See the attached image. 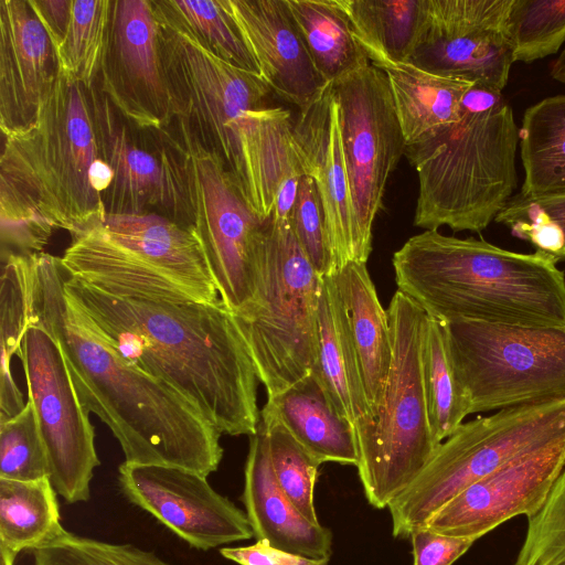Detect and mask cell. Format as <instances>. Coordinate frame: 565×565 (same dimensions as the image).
<instances>
[{"instance_id":"obj_17","label":"cell","mask_w":565,"mask_h":565,"mask_svg":"<svg viewBox=\"0 0 565 565\" xmlns=\"http://www.w3.org/2000/svg\"><path fill=\"white\" fill-rule=\"evenodd\" d=\"M118 482L132 504L191 547L207 551L254 536L246 513L194 471L124 461L118 468Z\"/></svg>"},{"instance_id":"obj_5","label":"cell","mask_w":565,"mask_h":565,"mask_svg":"<svg viewBox=\"0 0 565 565\" xmlns=\"http://www.w3.org/2000/svg\"><path fill=\"white\" fill-rule=\"evenodd\" d=\"M518 143L513 110L502 92L473 84L457 121L405 149L418 178L414 225L487 228L518 185Z\"/></svg>"},{"instance_id":"obj_45","label":"cell","mask_w":565,"mask_h":565,"mask_svg":"<svg viewBox=\"0 0 565 565\" xmlns=\"http://www.w3.org/2000/svg\"><path fill=\"white\" fill-rule=\"evenodd\" d=\"M72 0H29L39 21L56 49L65 35Z\"/></svg>"},{"instance_id":"obj_7","label":"cell","mask_w":565,"mask_h":565,"mask_svg":"<svg viewBox=\"0 0 565 565\" xmlns=\"http://www.w3.org/2000/svg\"><path fill=\"white\" fill-rule=\"evenodd\" d=\"M253 301L232 312L267 397L308 375L318 363L321 276L291 223L268 220L256 243Z\"/></svg>"},{"instance_id":"obj_41","label":"cell","mask_w":565,"mask_h":565,"mask_svg":"<svg viewBox=\"0 0 565 565\" xmlns=\"http://www.w3.org/2000/svg\"><path fill=\"white\" fill-rule=\"evenodd\" d=\"M526 518V534L513 565H565V470L542 507Z\"/></svg>"},{"instance_id":"obj_25","label":"cell","mask_w":565,"mask_h":565,"mask_svg":"<svg viewBox=\"0 0 565 565\" xmlns=\"http://www.w3.org/2000/svg\"><path fill=\"white\" fill-rule=\"evenodd\" d=\"M275 417L316 460L358 466L355 431L335 408L318 371L276 395L260 411Z\"/></svg>"},{"instance_id":"obj_43","label":"cell","mask_w":565,"mask_h":565,"mask_svg":"<svg viewBox=\"0 0 565 565\" xmlns=\"http://www.w3.org/2000/svg\"><path fill=\"white\" fill-rule=\"evenodd\" d=\"M409 539L413 565H452L476 541L438 534L425 526L414 530Z\"/></svg>"},{"instance_id":"obj_22","label":"cell","mask_w":565,"mask_h":565,"mask_svg":"<svg viewBox=\"0 0 565 565\" xmlns=\"http://www.w3.org/2000/svg\"><path fill=\"white\" fill-rule=\"evenodd\" d=\"M295 129L307 174L313 178L322 201L332 275L360 257L339 106L331 84L299 113Z\"/></svg>"},{"instance_id":"obj_11","label":"cell","mask_w":565,"mask_h":565,"mask_svg":"<svg viewBox=\"0 0 565 565\" xmlns=\"http://www.w3.org/2000/svg\"><path fill=\"white\" fill-rule=\"evenodd\" d=\"M100 153L111 171L105 214L154 213L194 226L188 172L172 122L140 128L116 109L95 83L88 87Z\"/></svg>"},{"instance_id":"obj_10","label":"cell","mask_w":565,"mask_h":565,"mask_svg":"<svg viewBox=\"0 0 565 565\" xmlns=\"http://www.w3.org/2000/svg\"><path fill=\"white\" fill-rule=\"evenodd\" d=\"M444 324L470 414L565 399V327Z\"/></svg>"},{"instance_id":"obj_40","label":"cell","mask_w":565,"mask_h":565,"mask_svg":"<svg viewBox=\"0 0 565 565\" xmlns=\"http://www.w3.org/2000/svg\"><path fill=\"white\" fill-rule=\"evenodd\" d=\"M0 478L18 481L49 478L46 452L30 399L19 414L0 423Z\"/></svg>"},{"instance_id":"obj_23","label":"cell","mask_w":565,"mask_h":565,"mask_svg":"<svg viewBox=\"0 0 565 565\" xmlns=\"http://www.w3.org/2000/svg\"><path fill=\"white\" fill-rule=\"evenodd\" d=\"M238 167L235 181L257 217L267 222L277 193L307 174L291 113L264 106L243 113L233 124Z\"/></svg>"},{"instance_id":"obj_32","label":"cell","mask_w":565,"mask_h":565,"mask_svg":"<svg viewBox=\"0 0 565 565\" xmlns=\"http://www.w3.org/2000/svg\"><path fill=\"white\" fill-rule=\"evenodd\" d=\"M63 530L56 491L49 478H0V546L18 555L47 543Z\"/></svg>"},{"instance_id":"obj_30","label":"cell","mask_w":565,"mask_h":565,"mask_svg":"<svg viewBox=\"0 0 565 565\" xmlns=\"http://www.w3.org/2000/svg\"><path fill=\"white\" fill-rule=\"evenodd\" d=\"M352 33L380 70L406 63L420 30L425 0H338Z\"/></svg>"},{"instance_id":"obj_1","label":"cell","mask_w":565,"mask_h":565,"mask_svg":"<svg viewBox=\"0 0 565 565\" xmlns=\"http://www.w3.org/2000/svg\"><path fill=\"white\" fill-rule=\"evenodd\" d=\"M61 257H29V324L60 344L84 408L105 423L125 462L170 466L204 477L223 458L221 433L182 394L126 360L65 292Z\"/></svg>"},{"instance_id":"obj_37","label":"cell","mask_w":565,"mask_h":565,"mask_svg":"<svg viewBox=\"0 0 565 565\" xmlns=\"http://www.w3.org/2000/svg\"><path fill=\"white\" fill-rule=\"evenodd\" d=\"M270 463L280 491L311 523L320 524L315 508V487L321 465L273 416L260 412Z\"/></svg>"},{"instance_id":"obj_8","label":"cell","mask_w":565,"mask_h":565,"mask_svg":"<svg viewBox=\"0 0 565 565\" xmlns=\"http://www.w3.org/2000/svg\"><path fill=\"white\" fill-rule=\"evenodd\" d=\"M387 316L392 359L372 422L355 430L358 472L367 502L387 508L434 454L423 380V340L428 315L396 290Z\"/></svg>"},{"instance_id":"obj_33","label":"cell","mask_w":565,"mask_h":565,"mask_svg":"<svg viewBox=\"0 0 565 565\" xmlns=\"http://www.w3.org/2000/svg\"><path fill=\"white\" fill-rule=\"evenodd\" d=\"M158 21L178 30L221 60L259 74L222 0H150Z\"/></svg>"},{"instance_id":"obj_13","label":"cell","mask_w":565,"mask_h":565,"mask_svg":"<svg viewBox=\"0 0 565 565\" xmlns=\"http://www.w3.org/2000/svg\"><path fill=\"white\" fill-rule=\"evenodd\" d=\"M172 129L188 172L195 230L221 300L237 312L255 296L256 243L264 223L224 162L173 120Z\"/></svg>"},{"instance_id":"obj_19","label":"cell","mask_w":565,"mask_h":565,"mask_svg":"<svg viewBox=\"0 0 565 565\" xmlns=\"http://www.w3.org/2000/svg\"><path fill=\"white\" fill-rule=\"evenodd\" d=\"M564 467L565 440L519 456L463 489L424 526L477 541L514 516L536 512Z\"/></svg>"},{"instance_id":"obj_47","label":"cell","mask_w":565,"mask_h":565,"mask_svg":"<svg viewBox=\"0 0 565 565\" xmlns=\"http://www.w3.org/2000/svg\"><path fill=\"white\" fill-rule=\"evenodd\" d=\"M551 76L565 85V47L559 53L551 70Z\"/></svg>"},{"instance_id":"obj_20","label":"cell","mask_w":565,"mask_h":565,"mask_svg":"<svg viewBox=\"0 0 565 565\" xmlns=\"http://www.w3.org/2000/svg\"><path fill=\"white\" fill-rule=\"evenodd\" d=\"M60 73L55 47L29 0H0V128L34 124Z\"/></svg>"},{"instance_id":"obj_16","label":"cell","mask_w":565,"mask_h":565,"mask_svg":"<svg viewBox=\"0 0 565 565\" xmlns=\"http://www.w3.org/2000/svg\"><path fill=\"white\" fill-rule=\"evenodd\" d=\"M512 0H425L408 63L434 74L502 92L513 61Z\"/></svg>"},{"instance_id":"obj_28","label":"cell","mask_w":565,"mask_h":565,"mask_svg":"<svg viewBox=\"0 0 565 565\" xmlns=\"http://www.w3.org/2000/svg\"><path fill=\"white\" fill-rule=\"evenodd\" d=\"M407 146L418 143L460 118L461 102L473 83L437 75L408 62L382 68Z\"/></svg>"},{"instance_id":"obj_14","label":"cell","mask_w":565,"mask_h":565,"mask_svg":"<svg viewBox=\"0 0 565 565\" xmlns=\"http://www.w3.org/2000/svg\"><path fill=\"white\" fill-rule=\"evenodd\" d=\"M339 106L361 263L372 250V230L390 174L406 142L385 73L366 64L331 83Z\"/></svg>"},{"instance_id":"obj_44","label":"cell","mask_w":565,"mask_h":565,"mask_svg":"<svg viewBox=\"0 0 565 565\" xmlns=\"http://www.w3.org/2000/svg\"><path fill=\"white\" fill-rule=\"evenodd\" d=\"M220 554L238 565H328L329 559H317L278 548L265 540L252 545L222 547Z\"/></svg>"},{"instance_id":"obj_27","label":"cell","mask_w":565,"mask_h":565,"mask_svg":"<svg viewBox=\"0 0 565 565\" xmlns=\"http://www.w3.org/2000/svg\"><path fill=\"white\" fill-rule=\"evenodd\" d=\"M318 363L323 384L338 412L354 431L372 422L360 364L331 276L321 277L318 302Z\"/></svg>"},{"instance_id":"obj_4","label":"cell","mask_w":565,"mask_h":565,"mask_svg":"<svg viewBox=\"0 0 565 565\" xmlns=\"http://www.w3.org/2000/svg\"><path fill=\"white\" fill-rule=\"evenodd\" d=\"M392 265L397 290L436 320L565 327V273L541 250L425 230L393 254Z\"/></svg>"},{"instance_id":"obj_26","label":"cell","mask_w":565,"mask_h":565,"mask_svg":"<svg viewBox=\"0 0 565 565\" xmlns=\"http://www.w3.org/2000/svg\"><path fill=\"white\" fill-rule=\"evenodd\" d=\"M331 277L356 352L366 399L374 414L392 359L387 311L380 302L366 263L349 262Z\"/></svg>"},{"instance_id":"obj_48","label":"cell","mask_w":565,"mask_h":565,"mask_svg":"<svg viewBox=\"0 0 565 565\" xmlns=\"http://www.w3.org/2000/svg\"><path fill=\"white\" fill-rule=\"evenodd\" d=\"M17 555L0 546V564L1 565H13Z\"/></svg>"},{"instance_id":"obj_6","label":"cell","mask_w":565,"mask_h":565,"mask_svg":"<svg viewBox=\"0 0 565 565\" xmlns=\"http://www.w3.org/2000/svg\"><path fill=\"white\" fill-rule=\"evenodd\" d=\"M67 274L126 299L215 302L220 298L195 227L154 213L105 214L71 234Z\"/></svg>"},{"instance_id":"obj_12","label":"cell","mask_w":565,"mask_h":565,"mask_svg":"<svg viewBox=\"0 0 565 565\" xmlns=\"http://www.w3.org/2000/svg\"><path fill=\"white\" fill-rule=\"evenodd\" d=\"M157 22L173 120L216 154L235 179L233 124L243 113L264 107L271 90L259 74L221 60L186 34Z\"/></svg>"},{"instance_id":"obj_35","label":"cell","mask_w":565,"mask_h":565,"mask_svg":"<svg viewBox=\"0 0 565 565\" xmlns=\"http://www.w3.org/2000/svg\"><path fill=\"white\" fill-rule=\"evenodd\" d=\"M0 286V423L19 414L25 406L23 394L11 371L13 355L21 356L22 340L30 317L29 257L1 259Z\"/></svg>"},{"instance_id":"obj_9","label":"cell","mask_w":565,"mask_h":565,"mask_svg":"<svg viewBox=\"0 0 565 565\" xmlns=\"http://www.w3.org/2000/svg\"><path fill=\"white\" fill-rule=\"evenodd\" d=\"M565 440V399L504 408L462 423L387 507L395 537L409 539L448 501L510 460Z\"/></svg>"},{"instance_id":"obj_39","label":"cell","mask_w":565,"mask_h":565,"mask_svg":"<svg viewBox=\"0 0 565 565\" xmlns=\"http://www.w3.org/2000/svg\"><path fill=\"white\" fill-rule=\"evenodd\" d=\"M33 565H171L152 552L130 544L84 537L65 529L32 550Z\"/></svg>"},{"instance_id":"obj_2","label":"cell","mask_w":565,"mask_h":565,"mask_svg":"<svg viewBox=\"0 0 565 565\" xmlns=\"http://www.w3.org/2000/svg\"><path fill=\"white\" fill-rule=\"evenodd\" d=\"M63 286L126 360L182 394L221 434L257 433L258 374L221 298L207 303L118 298L65 268Z\"/></svg>"},{"instance_id":"obj_38","label":"cell","mask_w":565,"mask_h":565,"mask_svg":"<svg viewBox=\"0 0 565 565\" xmlns=\"http://www.w3.org/2000/svg\"><path fill=\"white\" fill-rule=\"evenodd\" d=\"M508 32L514 62L556 54L565 42V0H512Z\"/></svg>"},{"instance_id":"obj_46","label":"cell","mask_w":565,"mask_h":565,"mask_svg":"<svg viewBox=\"0 0 565 565\" xmlns=\"http://www.w3.org/2000/svg\"><path fill=\"white\" fill-rule=\"evenodd\" d=\"M529 200L539 205L561 227L565 236V194Z\"/></svg>"},{"instance_id":"obj_42","label":"cell","mask_w":565,"mask_h":565,"mask_svg":"<svg viewBox=\"0 0 565 565\" xmlns=\"http://www.w3.org/2000/svg\"><path fill=\"white\" fill-rule=\"evenodd\" d=\"M291 227L298 244L317 273L331 275L324 210L313 178L301 177L292 211Z\"/></svg>"},{"instance_id":"obj_34","label":"cell","mask_w":565,"mask_h":565,"mask_svg":"<svg viewBox=\"0 0 565 565\" xmlns=\"http://www.w3.org/2000/svg\"><path fill=\"white\" fill-rule=\"evenodd\" d=\"M422 360L429 426L438 446L470 415V403L454 365L445 324L429 316Z\"/></svg>"},{"instance_id":"obj_24","label":"cell","mask_w":565,"mask_h":565,"mask_svg":"<svg viewBox=\"0 0 565 565\" xmlns=\"http://www.w3.org/2000/svg\"><path fill=\"white\" fill-rule=\"evenodd\" d=\"M253 535L301 556L330 559V529L309 522L280 491L271 468L265 431L249 437L241 498Z\"/></svg>"},{"instance_id":"obj_36","label":"cell","mask_w":565,"mask_h":565,"mask_svg":"<svg viewBox=\"0 0 565 565\" xmlns=\"http://www.w3.org/2000/svg\"><path fill=\"white\" fill-rule=\"evenodd\" d=\"M110 8L111 0H72L65 35L55 49L61 70L86 87L99 75Z\"/></svg>"},{"instance_id":"obj_31","label":"cell","mask_w":565,"mask_h":565,"mask_svg":"<svg viewBox=\"0 0 565 565\" xmlns=\"http://www.w3.org/2000/svg\"><path fill=\"white\" fill-rule=\"evenodd\" d=\"M295 24L326 84L370 64L338 0H286Z\"/></svg>"},{"instance_id":"obj_21","label":"cell","mask_w":565,"mask_h":565,"mask_svg":"<svg viewBox=\"0 0 565 565\" xmlns=\"http://www.w3.org/2000/svg\"><path fill=\"white\" fill-rule=\"evenodd\" d=\"M260 77L278 97L307 110L323 93L286 0H222Z\"/></svg>"},{"instance_id":"obj_3","label":"cell","mask_w":565,"mask_h":565,"mask_svg":"<svg viewBox=\"0 0 565 565\" xmlns=\"http://www.w3.org/2000/svg\"><path fill=\"white\" fill-rule=\"evenodd\" d=\"M111 171L97 141L88 87L60 67L34 124L4 136L0 157L1 259L43 253L55 230L105 215Z\"/></svg>"},{"instance_id":"obj_29","label":"cell","mask_w":565,"mask_h":565,"mask_svg":"<svg viewBox=\"0 0 565 565\" xmlns=\"http://www.w3.org/2000/svg\"><path fill=\"white\" fill-rule=\"evenodd\" d=\"M519 145L524 169L519 193L529 199L565 194V95L526 108Z\"/></svg>"},{"instance_id":"obj_18","label":"cell","mask_w":565,"mask_h":565,"mask_svg":"<svg viewBox=\"0 0 565 565\" xmlns=\"http://www.w3.org/2000/svg\"><path fill=\"white\" fill-rule=\"evenodd\" d=\"M96 84L132 125L163 128L172 122L158 22L150 0H111Z\"/></svg>"},{"instance_id":"obj_15","label":"cell","mask_w":565,"mask_h":565,"mask_svg":"<svg viewBox=\"0 0 565 565\" xmlns=\"http://www.w3.org/2000/svg\"><path fill=\"white\" fill-rule=\"evenodd\" d=\"M49 466V479L66 502H85L99 466L89 413L75 390L63 351L44 328L29 324L20 356Z\"/></svg>"}]
</instances>
